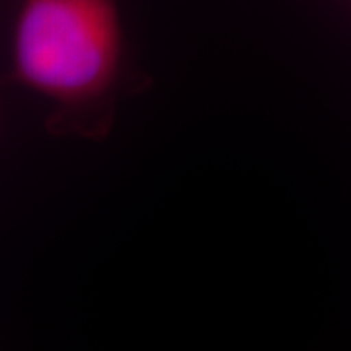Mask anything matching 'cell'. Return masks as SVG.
Wrapping results in <instances>:
<instances>
[{
  "label": "cell",
  "instance_id": "cell-1",
  "mask_svg": "<svg viewBox=\"0 0 351 351\" xmlns=\"http://www.w3.org/2000/svg\"><path fill=\"white\" fill-rule=\"evenodd\" d=\"M12 61L18 82L61 106L100 98L121 64L115 0H22Z\"/></svg>",
  "mask_w": 351,
  "mask_h": 351
}]
</instances>
